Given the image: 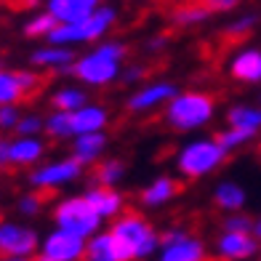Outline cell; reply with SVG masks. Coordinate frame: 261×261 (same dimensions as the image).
Wrapping results in <instances>:
<instances>
[{
  "mask_svg": "<svg viewBox=\"0 0 261 261\" xmlns=\"http://www.w3.org/2000/svg\"><path fill=\"white\" fill-rule=\"evenodd\" d=\"M27 99V91L21 88L19 75L8 72V69H0V107L3 104H19Z\"/></svg>",
  "mask_w": 261,
  "mask_h": 261,
  "instance_id": "27",
  "label": "cell"
},
{
  "mask_svg": "<svg viewBox=\"0 0 261 261\" xmlns=\"http://www.w3.org/2000/svg\"><path fill=\"white\" fill-rule=\"evenodd\" d=\"M40 253L51 256V258H59V261H83V253H86V237L54 227L40 240Z\"/></svg>",
  "mask_w": 261,
  "mask_h": 261,
  "instance_id": "13",
  "label": "cell"
},
{
  "mask_svg": "<svg viewBox=\"0 0 261 261\" xmlns=\"http://www.w3.org/2000/svg\"><path fill=\"white\" fill-rule=\"evenodd\" d=\"M211 200L221 213H237V211H245L248 205V189L234 179H221L213 187Z\"/></svg>",
  "mask_w": 261,
  "mask_h": 261,
  "instance_id": "21",
  "label": "cell"
},
{
  "mask_svg": "<svg viewBox=\"0 0 261 261\" xmlns=\"http://www.w3.org/2000/svg\"><path fill=\"white\" fill-rule=\"evenodd\" d=\"M16 75H19L21 88L27 91V96H30V93H35V91H38V88L43 86V77H40L38 72H32V69H19Z\"/></svg>",
  "mask_w": 261,
  "mask_h": 261,
  "instance_id": "37",
  "label": "cell"
},
{
  "mask_svg": "<svg viewBox=\"0 0 261 261\" xmlns=\"http://www.w3.org/2000/svg\"><path fill=\"white\" fill-rule=\"evenodd\" d=\"M203 3L211 8V14H229V11H234L243 0H203Z\"/></svg>",
  "mask_w": 261,
  "mask_h": 261,
  "instance_id": "38",
  "label": "cell"
},
{
  "mask_svg": "<svg viewBox=\"0 0 261 261\" xmlns=\"http://www.w3.org/2000/svg\"><path fill=\"white\" fill-rule=\"evenodd\" d=\"M128 176V165L120 158H101L93 165V181L104 187H120Z\"/></svg>",
  "mask_w": 261,
  "mask_h": 261,
  "instance_id": "26",
  "label": "cell"
},
{
  "mask_svg": "<svg viewBox=\"0 0 261 261\" xmlns=\"http://www.w3.org/2000/svg\"><path fill=\"white\" fill-rule=\"evenodd\" d=\"M45 195H48V192H40V189L21 195L19 197V213H21V216H27V219L38 216V213L43 211V205H45Z\"/></svg>",
  "mask_w": 261,
  "mask_h": 261,
  "instance_id": "33",
  "label": "cell"
},
{
  "mask_svg": "<svg viewBox=\"0 0 261 261\" xmlns=\"http://www.w3.org/2000/svg\"><path fill=\"white\" fill-rule=\"evenodd\" d=\"M107 229L125 245V251L130 253L134 261H147L152 256H158V251H160V232H158V227L139 211H128L125 208L120 216L110 221Z\"/></svg>",
  "mask_w": 261,
  "mask_h": 261,
  "instance_id": "4",
  "label": "cell"
},
{
  "mask_svg": "<svg viewBox=\"0 0 261 261\" xmlns=\"http://www.w3.org/2000/svg\"><path fill=\"white\" fill-rule=\"evenodd\" d=\"M261 240L253 232H221L213 240V253L219 261H258Z\"/></svg>",
  "mask_w": 261,
  "mask_h": 261,
  "instance_id": "11",
  "label": "cell"
},
{
  "mask_svg": "<svg viewBox=\"0 0 261 261\" xmlns=\"http://www.w3.org/2000/svg\"><path fill=\"white\" fill-rule=\"evenodd\" d=\"M43 134H48L51 139L56 141H67V139H72V112H59L54 110L48 117H45V130Z\"/></svg>",
  "mask_w": 261,
  "mask_h": 261,
  "instance_id": "28",
  "label": "cell"
},
{
  "mask_svg": "<svg viewBox=\"0 0 261 261\" xmlns=\"http://www.w3.org/2000/svg\"><path fill=\"white\" fill-rule=\"evenodd\" d=\"M80 176H83V165L72 155H67V158L35 165L30 171V184H32V189H40V192H54L59 187L75 184Z\"/></svg>",
  "mask_w": 261,
  "mask_h": 261,
  "instance_id": "8",
  "label": "cell"
},
{
  "mask_svg": "<svg viewBox=\"0 0 261 261\" xmlns=\"http://www.w3.org/2000/svg\"><path fill=\"white\" fill-rule=\"evenodd\" d=\"M227 75L237 86H261V48L243 45L227 62Z\"/></svg>",
  "mask_w": 261,
  "mask_h": 261,
  "instance_id": "12",
  "label": "cell"
},
{
  "mask_svg": "<svg viewBox=\"0 0 261 261\" xmlns=\"http://www.w3.org/2000/svg\"><path fill=\"white\" fill-rule=\"evenodd\" d=\"M211 8L203 3V0H184V3L173 6L171 11V24L173 27H181V30H192L200 27L211 19Z\"/></svg>",
  "mask_w": 261,
  "mask_h": 261,
  "instance_id": "24",
  "label": "cell"
},
{
  "mask_svg": "<svg viewBox=\"0 0 261 261\" xmlns=\"http://www.w3.org/2000/svg\"><path fill=\"white\" fill-rule=\"evenodd\" d=\"M258 261H261V251H258Z\"/></svg>",
  "mask_w": 261,
  "mask_h": 261,
  "instance_id": "44",
  "label": "cell"
},
{
  "mask_svg": "<svg viewBox=\"0 0 261 261\" xmlns=\"http://www.w3.org/2000/svg\"><path fill=\"white\" fill-rule=\"evenodd\" d=\"M88 88L80 86V83H72V86H59L51 93V107L59 112H75L83 104H88Z\"/></svg>",
  "mask_w": 261,
  "mask_h": 261,
  "instance_id": "25",
  "label": "cell"
},
{
  "mask_svg": "<svg viewBox=\"0 0 261 261\" xmlns=\"http://www.w3.org/2000/svg\"><path fill=\"white\" fill-rule=\"evenodd\" d=\"M224 123L232 125V128H243V130L261 134V104H251V101L229 104L227 112H224Z\"/></svg>",
  "mask_w": 261,
  "mask_h": 261,
  "instance_id": "23",
  "label": "cell"
},
{
  "mask_svg": "<svg viewBox=\"0 0 261 261\" xmlns=\"http://www.w3.org/2000/svg\"><path fill=\"white\" fill-rule=\"evenodd\" d=\"M219 115V101L208 91L181 88L163 107V120L173 134H195L208 128Z\"/></svg>",
  "mask_w": 261,
  "mask_h": 261,
  "instance_id": "2",
  "label": "cell"
},
{
  "mask_svg": "<svg viewBox=\"0 0 261 261\" xmlns=\"http://www.w3.org/2000/svg\"><path fill=\"white\" fill-rule=\"evenodd\" d=\"M35 261H59V258H51V256H43V253H38V256H35Z\"/></svg>",
  "mask_w": 261,
  "mask_h": 261,
  "instance_id": "42",
  "label": "cell"
},
{
  "mask_svg": "<svg viewBox=\"0 0 261 261\" xmlns=\"http://www.w3.org/2000/svg\"><path fill=\"white\" fill-rule=\"evenodd\" d=\"M8 158L16 168H32L45 158V141L38 136H19L8 144Z\"/></svg>",
  "mask_w": 261,
  "mask_h": 261,
  "instance_id": "22",
  "label": "cell"
},
{
  "mask_svg": "<svg viewBox=\"0 0 261 261\" xmlns=\"http://www.w3.org/2000/svg\"><path fill=\"white\" fill-rule=\"evenodd\" d=\"M51 219L59 229H67L72 234H80V237H93L99 229H104V219L93 211L86 197L83 195H72V197H62L56 200L54 208H51Z\"/></svg>",
  "mask_w": 261,
  "mask_h": 261,
  "instance_id": "6",
  "label": "cell"
},
{
  "mask_svg": "<svg viewBox=\"0 0 261 261\" xmlns=\"http://www.w3.org/2000/svg\"><path fill=\"white\" fill-rule=\"evenodd\" d=\"M43 130H45V117L35 115V112H27V115L19 117L14 134H19V136H38V134H43Z\"/></svg>",
  "mask_w": 261,
  "mask_h": 261,
  "instance_id": "34",
  "label": "cell"
},
{
  "mask_svg": "<svg viewBox=\"0 0 261 261\" xmlns=\"http://www.w3.org/2000/svg\"><path fill=\"white\" fill-rule=\"evenodd\" d=\"M110 128V110L99 101H88L72 112V134H101Z\"/></svg>",
  "mask_w": 261,
  "mask_h": 261,
  "instance_id": "19",
  "label": "cell"
},
{
  "mask_svg": "<svg viewBox=\"0 0 261 261\" xmlns=\"http://www.w3.org/2000/svg\"><path fill=\"white\" fill-rule=\"evenodd\" d=\"M253 234L261 240V216H256V219H253Z\"/></svg>",
  "mask_w": 261,
  "mask_h": 261,
  "instance_id": "41",
  "label": "cell"
},
{
  "mask_svg": "<svg viewBox=\"0 0 261 261\" xmlns=\"http://www.w3.org/2000/svg\"><path fill=\"white\" fill-rule=\"evenodd\" d=\"M56 24H59V21L48 14V11H40V14H35L24 24V35H27V38H48Z\"/></svg>",
  "mask_w": 261,
  "mask_h": 261,
  "instance_id": "31",
  "label": "cell"
},
{
  "mask_svg": "<svg viewBox=\"0 0 261 261\" xmlns=\"http://www.w3.org/2000/svg\"><path fill=\"white\" fill-rule=\"evenodd\" d=\"M253 219H256V216H248L245 211L224 213V219H221V232H253Z\"/></svg>",
  "mask_w": 261,
  "mask_h": 261,
  "instance_id": "32",
  "label": "cell"
},
{
  "mask_svg": "<svg viewBox=\"0 0 261 261\" xmlns=\"http://www.w3.org/2000/svg\"><path fill=\"white\" fill-rule=\"evenodd\" d=\"M8 144H11V141L0 139V171H3V168H8V165H11V158H8Z\"/></svg>",
  "mask_w": 261,
  "mask_h": 261,
  "instance_id": "40",
  "label": "cell"
},
{
  "mask_svg": "<svg viewBox=\"0 0 261 261\" xmlns=\"http://www.w3.org/2000/svg\"><path fill=\"white\" fill-rule=\"evenodd\" d=\"M256 136H258V134H253V130H243V128H232V125H227V128H221L219 134H216V141H219V144L232 155V152L248 147Z\"/></svg>",
  "mask_w": 261,
  "mask_h": 261,
  "instance_id": "29",
  "label": "cell"
},
{
  "mask_svg": "<svg viewBox=\"0 0 261 261\" xmlns=\"http://www.w3.org/2000/svg\"><path fill=\"white\" fill-rule=\"evenodd\" d=\"M80 195L86 197V203L96 211L104 221H112L125 211V195L120 192V187H104V184L93 181L86 192H80Z\"/></svg>",
  "mask_w": 261,
  "mask_h": 261,
  "instance_id": "15",
  "label": "cell"
},
{
  "mask_svg": "<svg viewBox=\"0 0 261 261\" xmlns=\"http://www.w3.org/2000/svg\"><path fill=\"white\" fill-rule=\"evenodd\" d=\"M0 261H35V258H19L16 256V258H0Z\"/></svg>",
  "mask_w": 261,
  "mask_h": 261,
  "instance_id": "43",
  "label": "cell"
},
{
  "mask_svg": "<svg viewBox=\"0 0 261 261\" xmlns=\"http://www.w3.org/2000/svg\"><path fill=\"white\" fill-rule=\"evenodd\" d=\"M179 83L173 80H149V83H141L134 91L128 93L125 99V110L130 115H149L155 110H163L176 93H179Z\"/></svg>",
  "mask_w": 261,
  "mask_h": 261,
  "instance_id": "9",
  "label": "cell"
},
{
  "mask_svg": "<svg viewBox=\"0 0 261 261\" xmlns=\"http://www.w3.org/2000/svg\"><path fill=\"white\" fill-rule=\"evenodd\" d=\"M117 8L110 6V3H101L91 16H86L83 21H72V24H56L51 30V35L45 40L54 43V45H93L104 40L107 35L112 32V27L117 24Z\"/></svg>",
  "mask_w": 261,
  "mask_h": 261,
  "instance_id": "5",
  "label": "cell"
},
{
  "mask_svg": "<svg viewBox=\"0 0 261 261\" xmlns=\"http://www.w3.org/2000/svg\"><path fill=\"white\" fill-rule=\"evenodd\" d=\"M69 141H72L69 155H72L83 168H86V165H96L107 155V147H110V136H107V130H101V134H77Z\"/></svg>",
  "mask_w": 261,
  "mask_h": 261,
  "instance_id": "18",
  "label": "cell"
},
{
  "mask_svg": "<svg viewBox=\"0 0 261 261\" xmlns=\"http://www.w3.org/2000/svg\"><path fill=\"white\" fill-rule=\"evenodd\" d=\"M165 45H168V35H152V38H147V43H144V51L160 54V51H165Z\"/></svg>",
  "mask_w": 261,
  "mask_h": 261,
  "instance_id": "39",
  "label": "cell"
},
{
  "mask_svg": "<svg viewBox=\"0 0 261 261\" xmlns=\"http://www.w3.org/2000/svg\"><path fill=\"white\" fill-rule=\"evenodd\" d=\"M75 48L69 45H43V48L32 51L30 62L40 69H48V72H59V75H72V64H75Z\"/></svg>",
  "mask_w": 261,
  "mask_h": 261,
  "instance_id": "17",
  "label": "cell"
},
{
  "mask_svg": "<svg viewBox=\"0 0 261 261\" xmlns=\"http://www.w3.org/2000/svg\"><path fill=\"white\" fill-rule=\"evenodd\" d=\"M229 152L224 149L216 136H192L176 149V173L187 181H203L208 176L219 173L227 163Z\"/></svg>",
  "mask_w": 261,
  "mask_h": 261,
  "instance_id": "3",
  "label": "cell"
},
{
  "mask_svg": "<svg viewBox=\"0 0 261 261\" xmlns=\"http://www.w3.org/2000/svg\"><path fill=\"white\" fill-rule=\"evenodd\" d=\"M104 0H45V11L59 21V24H72L91 16Z\"/></svg>",
  "mask_w": 261,
  "mask_h": 261,
  "instance_id": "20",
  "label": "cell"
},
{
  "mask_svg": "<svg viewBox=\"0 0 261 261\" xmlns=\"http://www.w3.org/2000/svg\"><path fill=\"white\" fill-rule=\"evenodd\" d=\"M258 27V14H243V16H237L232 19L227 27H224V38L232 40V43H240L243 38H248L253 30Z\"/></svg>",
  "mask_w": 261,
  "mask_h": 261,
  "instance_id": "30",
  "label": "cell"
},
{
  "mask_svg": "<svg viewBox=\"0 0 261 261\" xmlns=\"http://www.w3.org/2000/svg\"><path fill=\"white\" fill-rule=\"evenodd\" d=\"M144 77H147V67L144 64H128V67H123L120 80L117 83H123V86H128V88H136V86L144 83Z\"/></svg>",
  "mask_w": 261,
  "mask_h": 261,
  "instance_id": "35",
  "label": "cell"
},
{
  "mask_svg": "<svg viewBox=\"0 0 261 261\" xmlns=\"http://www.w3.org/2000/svg\"><path fill=\"white\" fill-rule=\"evenodd\" d=\"M40 251V234L16 221H0V258H32Z\"/></svg>",
  "mask_w": 261,
  "mask_h": 261,
  "instance_id": "10",
  "label": "cell"
},
{
  "mask_svg": "<svg viewBox=\"0 0 261 261\" xmlns=\"http://www.w3.org/2000/svg\"><path fill=\"white\" fill-rule=\"evenodd\" d=\"M158 261H208V245L187 227H165L160 229Z\"/></svg>",
  "mask_w": 261,
  "mask_h": 261,
  "instance_id": "7",
  "label": "cell"
},
{
  "mask_svg": "<svg viewBox=\"0 0 261 261\" xmlns=\"http://www.w3.org/2000/svg\"><path fill=\"white\" fill-rule=\"evenodd\" d=\"M19 117H21V112L16 104H3L0 107V130H14Z\"/></svg>",
  "mask_w": 261,
  "mask_h": 261,
  "instance_id": "36",
  "label": "cell"
},
{
  "mask_svg": "<svg viewBox=\"0 0 261 261\" xmlns=\"http://www.w3.org/2000/svg\"><path fill=\"white\" fill-rule=\"evenodd\" d=\"M128 59V45L123 40H99L86 54H80L72 64V75L86 88H110L120 80Z\"/></svg>",
  "mask_w": 261,
  "mask_h": 261,
  "instance_id": "1",
  "label": "cell"
},
{
  "mask_svg": "<svg viewBox=\"0 0 261 261\" xmlns=\"http://www.w3.org/2000/svg\"><path fill=\"white\" fill-rule=\"evenodd\" d=\"M258 104H261V96H258Z\"/></svg>",
  "mask_w": 261,
  "mask_h": 261,
  "instance_id": "45",
  "label": "cell"
},
{
  "mask_svg": "<svg viewBox=\"0 0 261 261\" xmlns=\"http://www.w3.org/2000/svg\"><path fill=\"white\" fill-rule=\"evenodd\" d=\"M83 261H134L125 245L117 240L110 229H99L93 237L86 240V253Z\"/></svg>",
  "mask_w": 261,
  "mask_h": 261,
  "instance_id": "16",
  "label": "cell"
},
{
  "mask_svg": "<svg viewBox=\"0 0 261 261\" xmlns=\"http://www.w3.org/2000/svg\"><path fill=\"white\" fill-rule=\"evenodd\" d=\"M179 195H181V181L171 173H158L155 179H149L139 189V203H141V208L158 211V208L171 205Z\"/></svg>",
  "mask_w": 261,
  "mask_h": 261,
  "instance_id": "14",
  "label": "cell"
}]
</instances>
